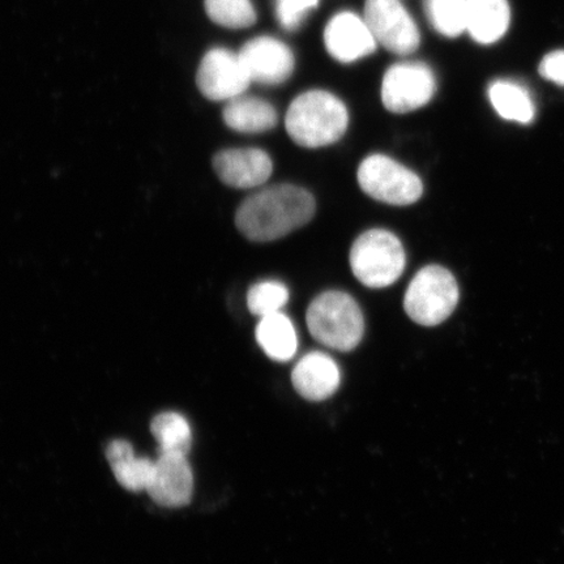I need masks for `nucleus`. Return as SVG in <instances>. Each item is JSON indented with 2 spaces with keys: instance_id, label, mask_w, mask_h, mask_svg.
Listing matches in <instances>:
<instances>
[{
  "instance_id": "nucleus-1",
  "label": "nucleus",
  "mask_w": 564,
  "mask_h": 564,
  "mask_svg": "<svg viewBox=\"0 0 564 564\" xmlns=\"http://www.w3.org/2000/svg\"><path fill=\"white\" fill-rule=\"evenodd\" d=\"M315 215V199L307 189L278 185L247 197L239 206L236 225L256 242L276 241L306 225Z\"/></svg>"
},
{
  "instance_id": "nucleus-2",
  "label": "nucleus",
  "mask_w": 564,
  "mask_h": 564,
  "mask_svg": "<svg viewBox=\"0 0 564 564\" xmlns=\"http://www.w3.org/2000/svg\"><path fill=\"white\" fill-rule=\"evenodd\" d=\"M347 106L329 91L310 90L289 106L285 126L289 137L303 148H322L336 143L347 132Z\"/></svg>"
},
{
  "instance_id": "nucleus-3",
  "label": "nucleus",
  "mask_w": 564,
  "mask_h": 564,
  "mask_svg": "<svg viewBox=\"0 0 564 564\" xmlns=\"http://www.w3.org/2000/svg\"><path fill=\"white\" fill-rule=\"evenodd\" d=\"M306 322L317 343L338 351L356 349L365 334L362 310L344 292L317 295L308 306Z\"/></svg>"
},
{
  "instance_id": "nucleus-4",
  "label": "nucleus",
  "mask_w": 564,
  "mask_h": 564,
  "mask_svg": "<svg viewBox=\"0 0 564 564\" xmlns=\"http://www.w3.org/2000/svg\"><path fill=\"white\" fill-rule=\"evenodd\" d=\"M349 262L359 282L371 289H382L403 274L406 256L403 243L393 232L372 229L352 243Z\"/></svg>"
},
{
  "instance_id": "nucleus-5",
  "label": "nucleus",
  "mask_w": 564,
  "mask_h": 564,
  "mask_svg": "<svg viewBox=\"0 0 564 564\" xmlns=\"http://www.w3.org/2000/svg\"><path fill=\"white\" fill-rule=\"evenodd\" d=\"M458 297L460 292L454 274L441 265H426L409 284L404 308L414 323L434 327L453 315Z\"/></svg>"
},
{
  "instance_id": "nucleus-6",
  "label": "nucleus",
  "mask_w": 564,
  "mask_h": 564,
  "mask_svg": "<svg viewBox=\"0 0 564 564\" xmlns=\"http://www.w3.org/2000/svg\"><path fill=\"white\" fill-rule=\"evenodd\" d=\"M364 193L390 206H411L421 199L423 183L417 174L384 154H371L358 167Z\"/></svg>"
},
{
  "instance_id": "nucleus-7",
  "label": "nucleus",
  "mask_w": 564,
  "mask_h": 564,
  "mask_svg": "<svg viewBox=\"0 0 564 564\" xmlns=\"http://www.w3.org/2000/svg\"><path fill=\"white\" fill-rule=\"evenodd\" d=\"M435 90L432 68L423 63H400L384 75L382 101L388 111L406 115L429 104Z\"/></svg>"
},
{
  "instance_id": "nucleus-8",
  "label": "nucleus",
  "mask_w": 564,
  "mask_h": 564,
  "mask_svg": "<svg viewBox=\"0 0 564 564\" xmlns=\"http://www.w3.org/2000/svg\"><path fill=\"white\" fill-rule=\"evenodd\" d=\"M365 21L387 51L400 55L417 51L419 28L400 0H366Z\"/></svg>"
},
{
  "instance_id": "nucleus-9",
  "label": "nucleus",
  "mask_w": 564,
  "mask_h": 564,
  "mask_svg": "<svg viewBox=\"0 0 564 564\" xmlns=\"http://www.w3.org/2000/svg\"><path fill=\"white\" fill-rule=\"evenodd\" d=\"M251 82L241 56L227 48L208 52L197 70V88L212 101H230L242 96Z\"/></svg>"
},
{
  "instance_id": "nucleus-10",
  "label": "nucleus",
  "mask_w": 564,
  "mask_h": 564,
  "mask_svg": "<svg viewBox=\"0 0 564 564\" xmlns=\"http://www.w3.org/2000/svg\"><path fill=\"white\" fill-rule=\"evenodd\" d=\"M239 56L252 82L276 86L293 74V53L276 39H253L247 42Z\"/></svg>"
},
{
  "instance_id": "nucleus-11",
  "label": "nucleus",
  "mask_w": 564,
  "mask_h": 564,
  "mask_svg": "<svg viewBox=\"0 0 564 564\" xmlns=\"http://www.w3.org/2000/svg\"><path fill=\"white\" fill-rule=\"evenodd\" d=\"M212 166L225 185L235 188L262 186L273 172L270 154L257 148L218 152L212 161Z\"/></svg>"
},
{
  "instance_id": "nucleus-12",
  "label": "nucleus",
  "mask_w": 564,
  "mask_h": 564,
  "mask_svg": "<svg viewBox=\"0 0 564 564\" xmlns=\"http://www.w3.org/2000/svg\"><path fill=\"white\" fill-rule=\"evenodd\" d=\"M147 491L160 506L174 509L188 505L194 491V476L186 456L160 454Z\"/></svg>"
},
{
  "instance_id": "nucleus-13",
  "label": "nucleus",
  "mask_w": 564,
  "mask_h": 564,
  "mask_svg": "<svg viewBox=\"0 0 564 564\" xmlns=\"http://www.w3.org/2000/svg\"><path fill=\"white\" fill-rule=\"evenodd\" d=\"M324 44L336 61L350 63L373 53L377 40L366 21L355 13L341 12L326 26Z\"/></svg>"
},
{
  "instance_id": "nucleus-14",
  "label": "nucleus",
  "mask_w": 564,
  "mask_h": 564,
  "mask_svg": "<svg viewBox=\"0 0 564 564\" xmlns=\"http://www.w3.org/2000/svg\"><path fill=\"white\" fill-rule=\"evenodd\" d=\"M340 380V370L334 358L322 351L308 352L301 358L292 372L295 391L310 401H323L333 397Z\"/></svg>"
},
{
  "instance_id": "nucleus-15",
  "label": "nucleus",
  "mask_w": 564,
  "mask_h": 564,
  "mask_svg": "<svg viewBox=\"0 0 564 564\" xmlns=\"http://www.w3.org/2000/svg\"><path fill=\"white\" fill-rule=\"evenodd\" d=\"M510 20L507 0H468L467 30L478 44L490 45L502 39Z\"/></svg>"
},
{
  "instance_id": "nucleus-16",
  "label": "nucleus",
  "mask_w": 564,
  "mask_h": 564,
  "mask_svg": "<svg viewBox=\"0 0 564 564\" xmlns=\"http://www.w3.org/2000/svg\"><path fill=\"white\" fill-rule=\"evenodd\" d=\"M224 122L229 129L242 133H260L278 126V111L270 102L257 97H236L225 106Z\"/></svg>"
},
{
  "instance_id": "nucleus-17",
  "label": "nucleus",
  "mask_w": 564,
  "mask_h": 564,
  "mask_svg": "<svg viewBox=\"0 0 564 564\" xmlns=\"http://www.w3.org/2000/svg\"><path fill=\"white\" fill-rule=\"evenodd\" d=\"M118 482L131 491L147 490L154 470V462L145 457H137L129 442H111L106 449Z\"/></svg>"
},
{
  "instance_id": "nucleus-18",
  "label": "nucleus",
  "mask_w": 564,
  "mask_h": 564,
  "mask_svg": "<svg viewBox=\"0 0 564 564\" xmlns=\"http://www.w3.org/2000/svg\"><path fill=\"white\" fill-rule=\"evenodd\" d=\"M257 340L268 357L288 362L299 348L294 324L282 313L263 316L257 327Z\"/></svg>"
},
{
  "instance_id": "nucleus-19",
  "label": "nucleus",
  "mask_w": 564,
  "mask_h": 564,
  "mask_svg": "<svg viewBox=\"0 0 564 564\" xmlns=\"http://www.w3.org/2000/svg\"><path fill=\"white\" fill-rule=\"evenodd\" d=\"M492 108L507 121L528 124L534 119V105L524 87L517 83L498 80L489 88Z\"/></svg>"
},
{
  "instance_id": "nucleus-20",
  "label": "nucleus",
  "mask_w": 564,
  "mask_h": 564,
  "mask_svg": "<svg viewBox=\"0 0 564 564\" xmlns=\"http://www.w3.org/2000/svg\"><path fill=\"white\" fill-rule=\"evenodd\" d=\"M151 432L160 444V454L187 456L192 448V429L178 413H162L152 421Z\"/></svg>"
},
{
  "instance_id": "nucleus-21",
  "label": "nucleus",
  "mask_w": 564,
  "mask_h": 564,
  "mask_svg": "<svg viewBox=\"0 0 564 564\" xmlns=\"http://www.w3.org/2000/svg\"><path fill=\"white\" fill-rule=\"evenodd\" d=\"M430 23L446 37L455 39L467 30L468 0H425Z\"/></svg>"
},
{
  "instance_id": "nucleus-22",
  "label": "nucleus",
  "mask_w": 564,
  "mask_h": 564,
  "mask_svg": "<svg viewBox=\"0 0 564 564\" xmlns=\"http://www.w3.org/2000/svg\"><path fill=\"white\" fill-rule=\"evenodd\" d=\"M206 11L216 24L231 30H243L257 21L250 0H206Z\"/></svg>"
},
{
  "instance_id": "nucleus-23",
  "label": "nucleus",
  "mask_w": 564,
  "mask_h": 564,
  "mask_svg": "<svg viewBox=\"0 0 564 564\" xmlns=\"http://www.w3.org/2000/svg\"><path fill=\"white\" fill-rule=\"evenodd\" d=\"M288 301V288L280 281H260L247 293V307L260 317L281 313Z\"/></svg>"
},
{
  "instance_id": "nucleus-24",
  "label": "nucleus",
  "mask_w": 564,
  "mask_h": 564,
  "mask_svg": "<svg viewBox=\"0 0 564 564\" xmlns=\"http://www.w3.org/2000/svg\"><path fill=\"white\" fill-rule=\"evenodd\" d=\"M316 4L317 0H278V18L281 25L289 31L295 30Z\"/></svg>"
},
{
  "instance_id": "nucleus-25",
  "label": "nucleus",
  "mask_w": 564,
  "mask_h": 564,
  "mask_svg": "<svg viewBox=\"0 0 564 564\" xmlns=\"http://www.w3.org/2000/svg\"><path fill=\"white\" fill-rule=\"evenodd\" d=\"M539 73L545 80L564 87V51L545 55L540 63Z\"/></svg>"
}]
</instances>
